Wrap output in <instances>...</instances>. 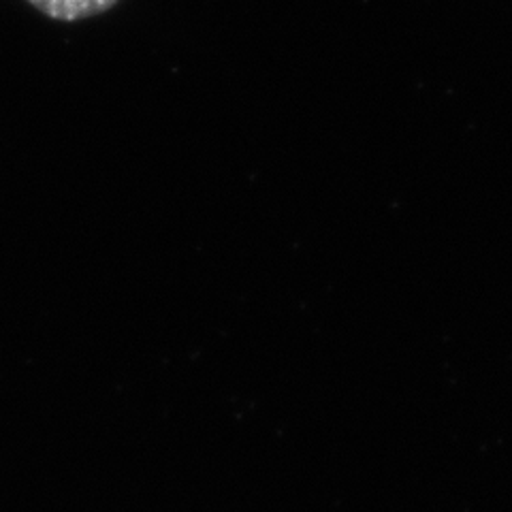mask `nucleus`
<instances>
[{"instance_id": "f257e3e1", "label": "nucleus", "mask_w": 512, "mask_h": 512, "mask_svg": "<svg viewBox=\"0 0 512 512\" xmlns=\"http://www.w3.org/2000/svg\"><path fill=\"white\" fill-rule=\"evenodd\" d=\"M56 22H79L114 9L120 0H26Z\"/></svg>"}]
</instances>
